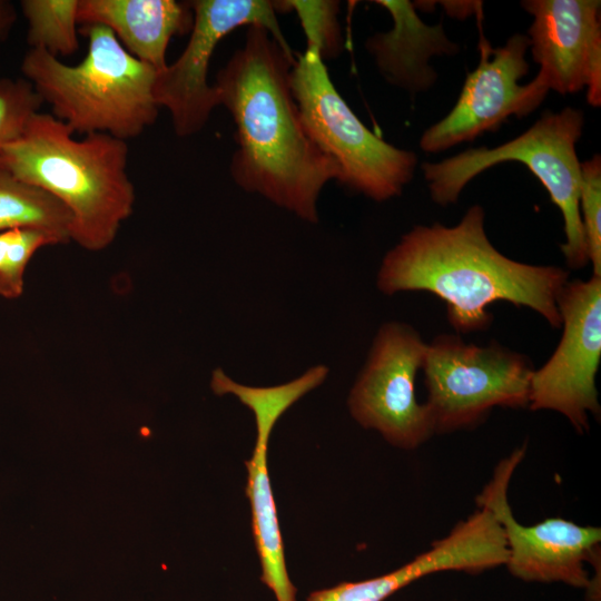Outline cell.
<instances>
[{
	"instance_id": "4",
	"label": "cell",
	"mask_w": 601,
	"mask_h": 601,
	"mask_svg": "<svg viewBox=\"0 0 601 601\" xmlns=\"http://www.w3.org/2000/svg\"><path fill=\"white\" fill-rule=\"evenodd\" d=\"M85 58L67 65L42 49L30 48L20 70L51 115L73 134H108L127 141L158 117L154 98L157 70L131 56L101 24H82Z\"/></svg>"
},
{
	"instance_id": "14",
	"label": "cell",
	"mask_w": 601,
	"mask_h": 601,
	"mask_svg": "<svg viewBox=\"0 0 601 601\" xmlns=\"http://www.w3.org/2000/svg\"><path fill=\"white\" fill-rule=\"evenodd\" d=\"M532 16L529 49L549 89L560 95L587 88V101L601 105V2L525 0Z\"/></svg>"
},
{
	"instance_id": "8",
	"label": "cell",
	"mask_w": 601,
	"mask_h": 601,
	"mask_svg": "<svg viewBox=\"0 0 601 601\" xmlns=\"http://www.w3.org/2000/svg\"><path fill=\"white\" fill-rule=\"evenodd\" d=\"M194 24L181 55L157 71L154 98L169 111L175 134L180 138L199 132L218 104L217 91L208 82V69L217 45L242 26H259L287 51L274 1L193 0Z\"/></svg>"
},
{
	"instance_id": "21",
	"label": "cell",
	"mask_w": 601,
	"mask_h": 601,
	"mask_svg": "<svg viewBox=\"0 0 601 601\" xmlns=\"http://www.w3.org/2000/svg\"><path fill=\"white\" fill-rule=\"evenodd\" d=\"M52 234L29 228L0 231V297L19 298L24 289L27 266L38 249L59 245Z\"/></svg>"
},
{
	"instance_id": "22",
	"label": "cell",
	"mask_w": 601,
	"mask_h": 601,
	"mask_svg": "<svg viewBox=\"0 0 601 601\" xmlns=\"http://www.w3.org/2000/svg\"><path fill=\"white\" fill-rule=\"evenodd\" d=\"M580 216L593 276L601 277V157L581 162Z\"/></svg>"
},
{
	"instance_id": "20",
	"label": "cell",
	"mask_w": 601,
	"mask_h": 601,
	"mask_svg": "<svg viewBox=\"0 0 601 601\" xmlns=\"http://www.w3.org/2000/svg\"><path fill=\"white\" fill-rule=\"evenodd\" d=\"M277 12L294 11L306 37V50L316 52L325 62L337 58L344 50L338 13L339 2L334 0L274 1Z\"/></svg>"
},
{
	"instance_id": "7",
	"label": "cell",
	"mask_w": 601,
	"mask_h": 601,
	"mask_svg": "<svg viewBox=\"0 0 601 601\" xmlns=\"http://www.w3.org/2000/svg\"><path fill=\"white\" fill-rule=\"evenodd\" d=\"M434 433L471 428L494 407H529V358L493 342L485 346L440 334L422 366Z\"/></svg>"
},
{
	"instance_id": "6",
	"label": "cell",
	"mask_w": 601,
	"mask_h": 601,
	"mask_svg": "<svg viewBox=\"0 0 601 601\" xmlns=\"http://www.w3.org/2000/svg\"><path fill=\"white\" fill-rule=\"evenodd\" d=\"M289 81L305 131L336 164L337 181L375 201L400 196L414 176L415 152L388 144L361 121L316 52L295 58Z\"/></svg>"
},
{
	"instance_id": "23",
	"label": "cell",
	"mask_w": 601,
	"mask_h": 601,
	"mask_svg": "<svg viewBox=\"0 0 601 601\" xmlns=\"http://www.w3.org/2000/svg\"><path fill=\"white\" fill-rule=\"evenodd\" d=\"M42 105L24 78L0 77V151L20 137Z\"/></svg>"
},
{
	"instance_id": "1",
	"label": "cell",
	"mask_w": 601,
	"mask_h": 601,
	"mask_svg": "<svg viewBox=\"0 0 601 601\" xmlns=\"http://www.w3.org/2000/svg\"><path fill=\"white\" fill-rule=\"evenodd\" d=\"M294 62L267 29L248 26L214 87L236 126L234 181L315 224L319 194L339 170L305 131L290 89Z\"/></svg>"
},
{
	"instance_id": "2",
	"label": "cell",
	"mask_w": 601,
	"mask_h": 601,
	"mask_svg": "<svg viewBox=\"0 0 601 601\" xmlns=\"http://www.w3.org/2000/svg\"><path fill=\"white\" fill-rule=\"evenodd\" d=\"M484 223L483 207L473 205L454 226L413 227L384 256L378 289L434 294L446 304L447 319L459 333L486 329L493 318L487 308L495 302L529 307L553 328L561 327L556 297L568 272L511 259L490 242Z\"/></svg>"
},
{
	"instance_id": "17",
	"label": "cell",
	"mask_w": 601,
	"mask_h": 601,
	"mask_svg": "<svg viewBox=\"0 0 601 601\" xmlns=\"http://www.w3.org/2000/svg\"><path fill=\"white\" fill-rule=\"evenodd\" d=\"M78 23L107 27L131 56L160 71L170 39L190 33L194 12L189 1L79 0Z\"/></svg>"
},
{
	"instance_id": "16",
	"label": "cell",
	"mask_w": 601,
	"mask_h": 601,
	"mask_svg": "<svg viewBox=\"0 0 601 601\" xmlns=\"http://www.w3.org/2000/svg\"><path fill=\"white\" fill-rule=\"evenodd\" d=\"M373 2L384 8L393 20L388 31L376 32L365 42L380 73L390 85L412 95L428 90L437 79L431 58L454 56L460 51L459 45L446 36L442 22L425 23L411 1Z\"/></svg>"
},
{
	"instance_id": "9",
	"label": "cell",
	"mask_w": 601,
	"mask_h": 601,
	"mask_svg": "<svg viewBox=\"0 0 601 601\" xmlns=\"http://www.w3.org/2000/svg\"><path fill=\"white\" fill-rule=\"evenodd\" d=\"M556 307L562 336L550 358L533 371L529 408L554 411L580 434L589 415L600 417L595 377L601 358V277L568 280Z\"/></svg>"
},
{
	"instance_id": "11",
	"label": "cell",
	"mask_w": 601,
	"mask_h": 601,
	"mask_svg": "<svg viewBox=\"0 0 601 601\" xmlns=\"http://www.w3.org/2000/svg\"><path fill=\"white\" fill-rule=\"evenodd\" d=\"M529 47L523 33H514L503 46L493 48L480 32L479 65L467 73L450 112L422 134L420 148L441 152L497 130L510 117L521 119L534 111L550 89L539 73L520 83L530 70L525 58Z\"/></svg>"
},
{
	"instance_id": "3",
	"label": "cell",
	"mask_w": 601,
	"mask_h": 601,
	"mask_svg": "<svg viewBox=\"0 0 601 601\" xmlns=\"http://www.w3.org/2000/svg\"><path fill=\"white\" fill-rule=\"evenodd\" d=\"M73 135L51 114L39 111L0 151V167L57 198L71 216L70 239L99 252L112 244L134 210L128 145L108 134Z\"/></svg>"
},
{
	"instance_id": "13",
	"label": "cell",
	"mask_w": 601,
	"mask_h": 601,
	"mask_svg": "<svg viewBox=\"0 0 601 601\" xmlns=\"http://www.w3.org/2000/svg\"><path fill=\"white\" fill-rule=\"evenodd\" d=\"M525 451L526 445H522L499 462L476 496V504L489 510L500 523L508 550L504 565L512 575L524 581L563 582L587 589L590 578L584 563L600 553V528L582 526L561 518L524 525L513 516L508 489Z\"/></svg>"
},
{
	"instance_id": "15",
	"label": "cell",
	"mask_w": 601,
	"mask_h": 601,
	"mask_svg": "<svg viewBox=\"0 0 601 601\" xmlns=\"http://www.w3.org/2000/svg\"><path fill=\"white\" fill-rule=\"evenodd\" d=\"M508 550L494 515L479 508L403 566L377 578L343 582L309 593L307 601H384L413 581L441 571L482 572L504 565Z\"/></svg>"
},
{
	"instance_id": "12",
	"label": "cell",
	"mask_w": 601,
	"mask_h": 601,
	"mask_svg": "<svg viewBox=\"0 0 601 601\" xmlns=\"http://www.w3.org/2000/svg\"><path fill=\"white\" fill-rule=\"evenodd\" d=\"M328 368L316 365L299 377L285 384L254 387L236 383L221 368L211 374L210 387L217 395L233 394L255 416L256 443L247 469L246 495L252 506V528L256 551L262 565V582L269 588L277 601H296L285 562L284 544L277 511L269 483L267 466L268 440L277 420L300 397L319 386Z\"/></svg>"
},
{
	"instance_id": "10",
	"label": "cell",
	"mask_w": 601,
	"mask_h": 601,
	"mask_svg": "<svg viewBox=\"0 0 601 601\" xmlns=\"http://www.w3.org/2000/svg\"><path fill=\"white\" fill-rule=\"evenodd\" d=\"M426 351L427 344L412 326L398 322L382 325L347 401L356 422L405 450L420 446L434 434L427 407L415 396V377Z\"/></svg>"
},
{
	"instance_id": "19",
	"label": "cell",
	"mask_w": 601,
	"mask_h": 601,
	"mask_svg": "<svg viewBox=\"0 0 601 601\" xmlns=\"http://www.w3.org/2000/svg\"><path fill=\"white\" fill-rule=\"evenodd\" d=\"M79 0H22L27 20V42L60 58L79 50Z\"/></svg>"
},
{
	"instance_id": "25",
	"label": "cell",
	"mask_w": 601,
	"mask_h": 601,
	"mask_svg": "<svg viewBox=\"0 0 601 601\" xmlns=\"http://www.w3.org/2000/svg\"><path fill=\"white\" fill-rule=\"evenodd\" d=\"M17 17L16 6L9 0H0V48L10 36Z\"/></svg>"
},
{
	"instance_id": "24",
	"label": "cell",
	"mask_w": 601,
	"mask_h": 601,
	"mask_svg": "<svg viewBox=\"0 0 601 601\" xmlns=\"http://www.w3.org/2000/svg\"><path fill=\"white\" fill-rule=\"evenodd\" d=\"M446 13L460 20L472 14L481 16L482 2L480 1H440Z\"/></svg>"
},
{
	"instance_id": "5",
	"label": "cell",
	"mask_w": 601,
	"mask_h": 601,
	"mask_svg": "<svg viewBox=\"0 0 601 601\" xmlns=\"http://www.w3.org/2000/svg\"><path fill=\"white\" fill-rule=\"evenodd\" d=\"M583 125L580 109L546 110L526 131L500 146L469 148L437 162H423L431 198L441 206L454 204L484 170L505 161L522 162L562 214L565 242L560 248L566 265L582 268L589 257L579 207L581 162L575 146Z\"/></svg>"
},
{
	"instance_id": "18",
	"label": "cell",
	"mask_w": 601,
	"mask_h": 601,
	"mask_svg": "<svg viewBox=\"0 0 601 601\" xmlns=\"http://www.w3.org/2000/svg\"><path fill=\"white\" fill-rule=\"evenodd\" d=\"M38 229L71 242V216L51 194L0 167V231Z\"/></svg>"
}]
</instances>
